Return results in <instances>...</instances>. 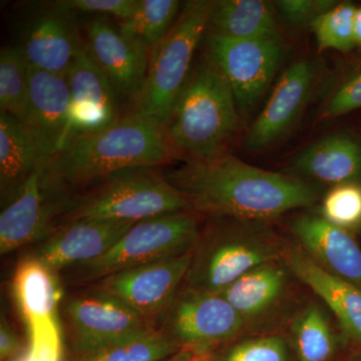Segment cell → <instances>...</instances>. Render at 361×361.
<instances>
[{
  "instance_id": "obj_18",
  "label": "cell",
  "mask_w": 361,
  "mask_h": 361,
  "mask_svg": "<svg viewBox=\"0 0 361 361\" xmlns=\"http://www.w3.org/2000/svg\"><path fill=\"white\" fill-rule=\"evenodd\" d=\"M299 247L325 272L361 289V247L353 233L330 224L318 213L291 221Z\"/></svg>"
},
{
  "instance_id": "obj_41",
  "label": "cell",
  "mask_w": 361,
  "mask_h": 361,
  "mask_svg": "<svg viewBox=\"0 0 361 361\" xmlns=\"http://www.w3.org/2000/svg\"><path fill=\"white\" fill-rule=\"evenodd\" d=\"M16 361H26V360H25V358H23V356H21V357L20 358V360H16Z\"/></svg>"
},
{
  "instance_id": "obj_2",
  "label": "cell",
  "mask_w": 361,
  "mask_h": 361,
  "mask_svg": "<svg viewBox=\"0 0 361 361\" xmlns=\"http://www.w3.org/2000/svg\"><path fill=\"white\" fill-rule=\"evenodd\" d=\"M173 156L160 123L133 111L106 129L73 137L47 161V169L54 184L68 193L123 171L167 163Z\"/></svg>"
},
{
  "instance_id": "obj_26",
  "label": "cell",
  "mask_w": 361,
  "mask_h": 361,
  "mask_svg": "<svg viewBox=\"0 0 361 361\" xmlns=\"http://www.w3.org/2000/svg\"><path fill=\"white\" fill-rule=\"evenodd\" d=\"M180 6L178 0H137L134 13L118 21V30L149 54L174 25Z\"/></svg>"
},
{
  "instance_id": "obj_32",
  "label": "cell",
  "mask_w": 361,
  "mask_h": 361,
  "mask_svg": "<svg viewBox=\"0 0 361 361\" xmlns=\"http://www.w3.org/2000/svg\"><path fill=\"white\" fill-rule=\"evenodd\" d=\"M26 361H63V339L58 318L30 322Z\"/></svg>"
},
{
  "instance_id": "obj_31",
  "label": "cell",
  "mask_w": 361,
  "mask_h": 361,
  "mask_svg": "<svg viewBox=\"0 0 361 361\" xmlns=\"http://www.w3.org/2000/svg\"><path fill=\"white\" fill-rule=\"evenodd\" d=\"M317 213L330 224L346 231L361 230V183L330 188L323 195Z\"/></svg>"
},
{
  "instance_id": "obj_21",
  "label": "cell",
  "mask_w": 361,
  "mask_h": 361,
  "mask_svg": "<svg viewBox=\"0 0 361 361\" xmlns=\"http://www.w3.org/2000/svg\"><path fill=\"white\" fill-rule=\"evenodd\" d=\"M283 262L329 306L349 341L361 348V289L325 272L297 245H287Z\"/></svg>"
},
{
  "instance_id": "obj_29",
  "label": "cell",
  "mask_w": 361,
  "mask_h": 361,
  "mask_svg": "<svg viewBox=\"0 0 361 361\" xmlns=\"http://www.w3.org/2000/svg\"><path fill=\"white\" fill-rule=\"evenodd\" d=\"M30 65L18 47H7L0 54V111L23 123L28 97Z\"/></svg>"
},
{
  "instance_id": "obj_8",
  "label": "cell",
  "mask_w": 361,
  "mask_h": 361,
  "mask_svg": "<svg viewBox=\"0 0 361 361\" xmlns=\"http://www.w3.org/2000/svg\"><path fill=\"white\" fill-rule=\"evenodd\" d=\"M40 166L0 214V253L42 242L65 224L75 197L54 184Z\"/></svg>"
},
{
  "instance_id": "obj_16",
  "label": "cell",
  "mask_w": 361,
  "mask_h": 361,
  "mask_svg": "<svg viewBox=\"0 0 361 361\" xmlns=\"http://www.w3.org/2000/svg\"><path fill=\"white\" fill-rule=\"evenodd\" d=\"M23 27L20 45L28 65L66 77L71 63L84 47L75 14L44 2Z\"/></svg>"
},
{
  "instance_id": "obj_36",
  "label": "cell",
  "mask_w": 361,
  "mask_h": 361,
  "mask_svg": "<svg viewBox=\"0 0 361 361\" xmlns=\"http://www.w3.org/2000/svg\"><path fill=\"white\" fill-rule=\"evenodd\" d=\"M361 108V68L356 71L331 94L325 104L322 116L337 118Z\"/></svg>"
},
{
  "instance_id": "obj_25",
  "label": "cell",
  "mask_w": 361,
  "mask_h": 361,
  "mask_svg": "<svg viewBox=\"0 0 361 361\" xmlns=\"http://www.w3.org/2000/svg\"><path fill=\"white\" fill-rule=\"evenodd\" d=\"M209 33L234 39L280 35L274 4L264 0H218L213 2Z\"/></svg>"
},
{
  "instance_id": "obj_7",
  "label": "cell",
  "mask_w": 361,
  "mask_h": 361,
  "mask_svg": "<svg viewBox=\"0 0 361 361\" xmlns=\"http://www.w3.org/2000/svg\"><path fill=\"white\" fill-rule=\"evenodd\" d=\"M199 235L193 211L140 221L103 256L71 268L73 279L92 284L115 273L184 255L193 250Z\"/></svg>"
},
{
  "instance_id": "obj_27",
  "label": "cell",
  "mask_w": 361,
  "mask_h": 361,
  "mask_svg": "<svg viewBox=\"0 0 361 361\" xmlns=\"http://www.w3.org/2000/svg\"><path fill=\"white\" fill-rule=\"evenodd\" d=\"M180 350L182 348L163 330L155 329L132 341L71 355L68 361H164Z\"/></svg>"
},
{
  "instance_id": "obj_28",
  "label": "cell",
  "mask_w": 361,
  "mask_h": 361,
  "mask_svg": "<svg viewBox=\"0 0 361 361\" xmlns=\"http://www.w3.org/2000/svg\"><path fill=\"white\" fill-rule=\"evenodd\" d=\"M299 361H327L334 351V339L322 308L310 304L297 316L293 327Z\"/></svg>"
},
{
  "instance_id": "obj_30",
  "label": "cell",
  "mask_w": 361,
  "mask_h": 361,
  "mask_svg": "<svg viewBox=\"0 0 361 361\" xmlns=\"http://www.w3.org/2000/svg\"><path fill=\"white\" fill-rule=\"evenodd\" d=\"M356 8L350 2H339L311 25L320 51L334 49L346 52L355 47L353 23Z\"/></svg>"
},
{
  "instance_id": "obj_37",
  "label": "cell",
  "mask_w": 361,
  "mask_h": 361,
  "mask_svg": "<svg viewBox=\"0 0 361 361\" xmlns=\"http://www.w3.org/2000/svg\"><path fill=\"white\" fill-rule=\"evenodd\" d=\"M23 345L16 330L2 315L0 324V360L1 361L18 360L23 356Z\"/></svg>"
},
{
  "instance_id": "obj_1",
  "label": "cell",
  "mask_w": 361,
  "mask_h": 361,
  "mask_svg": "<svg viewBox=\"0 0 361 361\" xmlns=\"http://www.w3.org/2000/svg\"><path fill=\"white\" fill-rule=\"evenodd\" d=\"M195 213L215 218L269 222L322 200L319 185L293 175L253 167L223 154L186 161L164 174Z\"/></svg>"
},
{
  "instance_id": "obj_4",
  "label": "cell",
  "mask_w": 361,
  "mask_h": 361,
  "mask_svg": "<svg viewBox=\"0 0 361 361\" xmlns=\"http://www.w3.org/2000/svg\"><path fill=\"white\" fill-rule=\"evenodd\" d=\"M217 219L200 232L183 286L220 294L249 271L283 261L287 245L269 222Z\"/></svg>"
},
{
  "instance_id": "obj_23",
  "label": "cell",
  "mask_w": 361,
  "mask_h": 361,
  "mask_svg": "<svg viewBox=\"0 0 361 361\" xmlns=\"http://www.w3.org/2000/svg\"><path fill=\"white\" fill-rule=\"evenodd\" d=\"M283 261L266 263L249 271L221 292L245 323L261 317L277 305L287 283Z\"/></svg>"
},
{
  "instance_id": "obj_12",
  "label": "cell",
  "mask_w": 361,
  "mask_h": 361,
  "mask_svg": "<svg viewBox=\"0 0 361 361\" xmlns=\"http://www.w3.org/2000/svg\"><path fill=\"white\" fill-rule=\"evenodd\" d=\"M241 315L220 294L184 287L164 316L161 327L182 349H203L229 341L245 326Z\"/></svg>"
},
{
  "instance_id": "obj_17",
  "label": "cell",
  "mask_w": 361,
  "mask_h": 361,
  "mask_svg": "<svg viewBox=\"0 0 361 361\" xmlns=\"http://www.w3.org/2000/svg\"><path fill=\"white\" fill-rule=\"evenodd\" d=\"M70 90V137L99 132L118 122V97L84 45L66 75ZM66 142V144H68Z\"/></svg>"
},
{
  "instance_id": "obj_20",
  "label": "cell",
  "mask_w": 361,
  "mask_h": 361,
  "mask_svg": "<svg viewBox=\"0 0 361 361\" xmlns=\"http://www.w3.org/2000/svg\"><path fill=\"white\" fill-rule=\"evenodd\" d=\"M290 169L291 175L319 186L361 183V142L344 133L325 135L299 151Z\"/></svg>"
},
{
  "instance_id": "obj_35",
  "label": "cell",
  "mask_w": 361,
  "mask_h": 361,
  "mask_svg": "<svg viewBox=\"0 0 361 361\" xmlns=\"http://www.w3.org/2000/svg\"><path fill=\"white\" fill-rule=\"evenodd\" d=\"M274 6L287 23L295 27L311 26L322 14L339 4L334 0H279Z\"/></svg>"
},
{
  "instance_id": "obj_19",
  "label": "cell",
  "mask_w": 361,
  "mask_h": 361,
  "mask_svg": "<svg viewBox=\"0 0 361 361\" xmlns=\"http://www.w3.org/2000/svg\"><path fill=\"white\" fill-rule=\"evenodd\" d=\"M134 224L122 221H71L42 241L33 256L56 272L71 269L103 256Z\"/></svg>"
},
{
  "instance_id": "obj_22",
  "label": "cell",
  "mask_w": 361,
  "mask_h": 361,
  "mask_svg": "<svg viewBox=\"0 0 361 361\" xmlns=\"http://www.w3.org/2000/svg\"><path fill=\"white\" fill-rule=\"evenodd\" d=\"M25 126L0 111V197L1 207L18 196L33 173L47 163Z\"/></svg>"
},
{
  "instance_id": "obj_34",
  "label": "cell",
  "mask_w": 361,
  "mask_h": 361,
  "mask_svg": "<svg viewBox=\"0 0 361 361\" xmlns=\"http://www.w3.org/2000/svg\"><path fill=\"white\" fill-rule=\"evenodd\" d=\"M51 2L52 6L66 13L110 16L118 20L129 18L137 6V0H58Z\"/></svg>"
},
{
  "instance_id": "obj_24",
  "label": "cell",
  "mask_w": 361,
  "mask_h": 361,
  "mask_svg": "<svg viewBox=\"0 0 361 361\" xmlns=\"http://www.w3.org/2000/svg\"><path fill=\"white\" fill-rule=\"evenodd\" d=\"M13 289L25 323L58 318L63 296L56 271L30 255L18 263Z\"/></svg>"
},
{
  "instance_id": "obj_38",
  "label": "cell",
  "mask_w": 361,
  "mask_h": 361,
  "mask_svg": "<svg viewBox=\"0 0 361 361\" xmlns=\"http://www.w3.org/2000/svg\"><path fill=\"white\" fill-rule=\"evenodd\" d=\"M353 30H355V44L361 47V6L356 8Z\"/></svg>"
},
{
  "instance_id": "obj_3",
  "label": "cell",
  "mask_w": 361,
  "mask_h": 361,
  "mask_svg": "<svg viewBox=\"0 0 361 361\" xmlns=\"http://www.w3.org/2000/svg\"><path fill=\"white\" fill-rule=\"evenodd\" d=\"M240 114L227 78L210 51L192 66L165 126L173 152L187 161L225 154L239 129Z\"/></svg>"
},
{
  "instance_id": "obj_11",
  "label": "cell",
  "mask_w": 361,
  "mask_h": 361,
  "mask_svg": "<svg viewBox=\"0 0 361 361\" xmlns=\"http://www.w3.org/2000/svg\"><path fill=\"white\" fill-rule=\"evenodd\" d=\"M192 251L178 257L115 273L90 284V289L110 296L155 327L184 284Z\"/></svg>"
},
{
  "instance_id": "obj_5",
  "label": "cell",
  "mask_w": 361,
  "mask_h": 361,
  "mask_svg": "<svg viewBox=\"0 0 361 361\" xmlns=\"http://www.w3.org/2000/svg\"><path fill=\"white\" fill-rule=\"evenodd\" d=\"M213 2L187 1L174 25L149 52L146 84L135 102V113L165 129L180 90L186 84L198 45L208 30Z\"/></svg>"
},
{
  "instance_id": "obj_33",
  "label": "cell",
  "mask_w": 361,
  "mask_h": 361,
  "mask_svg": "<svg viewBox=\"0 0 361 361\" xmlns=\"http://www.w3.org/2000/svg\"><path fill=\"white\" fill-rule=\"evenodd\" d=\"M225 361H288V353L280 337H260L237 344Z\"/></svg>"
},
{
  "instance_id": "obj_9",
  "label": "cell",
  "mask_w": 361,
  "mask_h": 361,
  "mask_svg": "<svg viewBox=\"0 0 361 361\" xmlns=\"http://www.w3.org/2000/svg\"><path fill=\"white\" fill-rule=\"evenodd\" d=\"M208 51L223 71L236 99L240 116L257 106L269 89L283 59L281 35L254 39H234L207 35Z\"/></svg>"
},
{
  "instance_id": "obj_6",
  "label": "cell",
  "mask_w": 361,
  "mask_h": 361,
  "mask_svg": "<svg viewBox=\"0 0 361 361\" xmlns=\"http://www.w3.org/2000/svg\"><path fill=\"white\" fill-rule=\"evenodd\" d=\"M183 211L191 208L164 174L152 168L130 169L99 183L90 193L75 197L65 224L82 219L137 223Z\"/></svg>"
},
{
  "instance_id": "obj_15",
  "label": "cell",
  "mask_w": 361,
  "mask_h": 361,
  "mask_svg": "<svg viewBox=\"0 0 361 361\" xmlns=\"http://www.w3.org/2000/svg\"><path fill=\"white\" fill-rule=\"evenodd\" d=\"M70 90L66 77L30 66L23 125L45 160L63 149L70 137Z\"/></svg>"
},
{
  "instance_id": "obj_13",
  "label": "cell",
  "mask_w": 361,
  "mask_h": 361,
  "mask_svg": "<svg viewBox=\"0 0 361 361\" xmlns=\"http://www.w3.org/2000/svg\"><path fill=\"white\" fill-rule=\"evenodd\" d=\"M318 68L315 61H294L280 75L264 108L249 128L245 149L261 152L277 144L298 122L310 101Z\"/></svg>"
},
{
  "instance_id": "obj_39",
  "label": "cell",
  "mask_w": 361,
  "mask_h": 361,
  "mask_svg": "<svg viewBox=\"0 0 361 361\" xmlns=\"http://www.w3.org/2000/svg\"><path fill=\"white\" fill-rule=\"evenodd\" d=\"M193 355L192 351L187 350V349H182L179 353H176V355L171 356L168 360L164 361H188Z\"/></svg>"
},
{
  "instance_id": "obj_40",
  "label": "cell",
  "mask_w": 361,
  "mask_h": 361,
  "mask_svg": "<svg viewBox=\"0 0 361 361\" xmlns=\"http://www.w3.org/2000/svg\"><path fill=\"white\" fill-rule=\"evenodd\" d=\"M188 361H208V360H207L206 358H204V357H196V356L193 355Z\"/></svg>"
},
{
  "instance_id": "obj_14",
  "label": "cell",
  "mask_w": 361,
  "mask_h": 361,
  "mask_svg": "<svg viewBox=\"0 0 361 361\" xmlns=\"http://www.w3.org/2000/svg\"><path fill=\"white\" fill-rule=\"evenodd\" d=\"M87 51L115 90L118 101L139 99L149 68V54L126 39L106 16H94L85 27Z\"/></svg>"
},
{
  "instance_id": "obj_10",
  "label": "cell",
  "mask_w": 361,
  "mask_h": 361,
  "mask_svg": "<svg viewBox=\"0 0 361 361\" xmlns=\"http://www.w3.org/2000/svg\"><path fill=\"white\" fill-rule=\"evenodd\" d=\"M63 314L71 355L132 341L159 329L116 299L90 288L68 299Z\"/></svg>"
}]
</instances>
